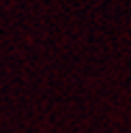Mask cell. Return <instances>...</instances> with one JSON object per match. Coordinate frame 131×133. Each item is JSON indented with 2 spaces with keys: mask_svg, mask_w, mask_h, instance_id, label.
<instances>
[]
</instances>
